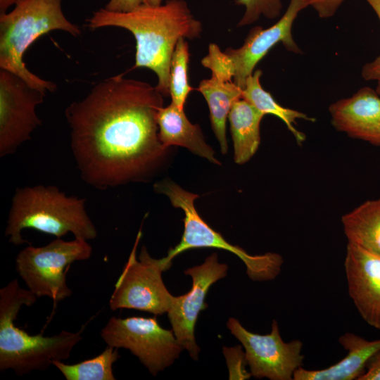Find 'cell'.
Masks as SVG:
<instances>
[{"mask_svg": "<svg viewBox=\"0 0 380 380\" xmlns=\"http://www.w3.org/2000/svg\"><path fill=\"white\" fill-rule=\"evenodd\" d=\"M144 3L145 0H109L104 8L113 12H128Z\"/></svg>", "mask_w": 380, "mask_h": 380, "instance_id": "f1b7e54d", "label": "cell"}, {"mask_svg": "<svg viewBox=\"0 0 380 380\" xmlns=\"http://www.w3.org/2000/svg\"><path fill=\"white\" fill-rule=\"evenodd\" d=\"M145 3L150 5L158 6L162 4V0H145Z\"/></svg>", "mask_w": 380, "mask_h": 380, "instance_id": "4dcf8cb0", "label": "cell"}, {"mask_svg": "<svg viewBox=\"0 0 380 380\" xmlns=\"http://www.w3.org/2000/svg\"><path fill=\"white\" fill-rule=\"evenodd\" d=\"M23 0H0V14L8 12V8Z\"/></svg>", "mask_w": 380, "mask_h": 380, "instance_id": "f546056e", "label": "cell"}, {"mask_svg": "<svg viewBox=\"0 0 380 380\" xmlns=\"http://www.w3.org/2000/svg\"><path fill=\"white\" fill-rule=\"evenodd\" d=\"M331 122L350 137L380 147V96L368 87L330 105Z\"/></svg>", "mask_w": 380, "mask_h": 380, "instance_id": "9a60e30c", "label": "cell"}, {"mask_svg": "<svg viewBox=\"0 0 380 380\" xmlns=\"http://www.w3.org/2000/svg\"><path fill=\"white\" fill-rule=\"evenodd\" d=\"M189 44L184 37L180 38L173 51L170 67L169 88L172 103L184 109L186 98L193 88L189 84Z\"/></svg>", "mask_w": 380, "mask_h": 380, "instance_id": "603a6c76", "label": "cell"}, {"mask_svg": "<svg viewBox=\"0 0 380 380\" xmlns=\"http://www.w3.org/2000/svg\"><path fill=\"white\" fill-rule=\"evenodd\" d=\"M227 326L243 346L252 376L292 380L295 371L302 367L303 342L298 339L284 342L276 320L272 321L271 332L265 335L248 331L234 317L229 319Z\"/></svg>", "mask_w": 380, "mask_h": 380, "instance_id": "7c38bea8", "label": "cell"}, {"mask_svg": "<svg viewBox=\"0 0 380 380\" xmlns=\"http://www.w3.org/2000/svg\"><path fill=\"white\" fill-rule=\"evenodd\" d=\"M86 22L92 30L118 27L129 31L136 39L134 68L153 71L158 80L156 87L163 96L170 95V62L178 40L200 37L203 30L201 23L184 0H167L158 6L144 3L128 12L103 8L94 11Z\"/></svg>", "mask_w": 380, "mask_h": 380, "instance_id": "7a4b0ae2", "label": "cell"}, {"mask_svg": "<svg viewBox=\"0 0 380 380\" xmlns=\"http://www.w3.org/2000/svg\"><path fill=\"white\" fill-rule=\"evenodd\" d=\"M157 122L158 137L165 148L180 146L213 163L220 164L213 149L205 142L200 126L187 119L184 109L171 102L160 109Z\"/></svg>", "mask_w": 380, "mask_h": 380, "instance_id": "e0dca14e", "label": "cell"}, {"mask_svg": "<svg viewBox=\"0 0 380 380\" xmlns=\"http://www.w3.org/2000/svg\"><path fill=\"white\" fill-rule=\"evenodd\" d=\"M141 237L139 230L132 250L114 286L109 307L115 311L132 309L163 315L169 310L174 296L166 288L162 273L169 270L172 260L167 256L156 259L142 246L139 260L137 248Z\"/></svg>", "mask_w": 380, "mask_h": 380, "instance_id": "9c48e42d", "label": "cell"}, {"mask_svg": "<svg viewBox=\"0 0 380 380\" xmlns=\"http://www.w3.org/2000/svg\"><path fill=\"white\" fill-rule=\"evenodd\" d=\"M308 6L305 0H290L287 10L274 25L267 29L254 27L238 49L229 47L223 52L217 44H210L202 65L232 78L243 89L256 65L277 44L281 42L295 53H302L293 40L292 26L298 13Z\"/></svg>", "mask_w": 380, "mask_h": 380, "instance_id": "52a82bcc", "label": "cell"}, {"mask_svg": "<svg viewBox=\"0 0 380 380\" xmlns=\"http://www.w3.org/2000/svg\"><path fill=\"white\" fill-rule=\"evenodd\" d=\"M85 200L68 196L55 186L17 188L12 198L5 234L15 246L26 242L25 229L55 236L72 233L75 238L92 240L97 230L85 210Z\"/></svg>", "mask_w": 380, "mask_h": 380, "instance_id": "277c9868", "label": "cell"}, {"mask_svg": "<svg viewBox=\"0 0 380 380\" xmlns=\"http://www.w3.org/2000/svg\"><path fill=\"white\" fill-rule=\"evenodd\" d=\"M265 115L242 98L232 105L228 120L236 163H247L258 151L260 143V125Z\"/></svg>", "mask_w": 380, "mask_h": 380, "instance_id": "d6986e66", "label": "cell"}, {"mask_svg": "<svg viewBox=\"0 0 380 380\" xmlns=\"http://www.w3.org/2000/svg\"><path fill=\"white\" fill-rule=\"evenodd\" d=\"M261 75L262 71L256 70L248 77L243 89L242 99L265 115L272 114L281 119L293 135L297 143L302 144L305 140V135L295 127L296 120L303 119L312 122L315 120L303 113L279 104L271 94L262 87L260 82Z\"/></svg>", "mask_w": 380, "mask_h": 380, "instance_id": "44dd1931", "label": "cell"}, {"mask_svg": "<svg viewBox=\"0 0 380 380\" xmlns=\"http://www.w3.org/2000/svg\"><path fill=\"white\" fill-rule=\"evenodd\" d=\"M338 342L348 352L344 358L319 370H308L300 367L295 371L293 380L357 379L365 372L368 360L380 350V339L368 341L350 332L343 334Z\"/></svg>", "mask_w": 380, "mask_h": 380, "instance_id": "2e32d148", "label": "cell"}, {"mask_svg": "<svg viewBox=\"0 0 380 380\" xmlns=\"http://www.w3.org/2000/svg\"><path fill=\"white\" fill-rule=\"evenodd\" d=\"M223 354L225 357L229 379H248L252 375L246 369L248 362L245 352L240 346L228 348L224 346Z\"/></svg>", "mask_w": 380, "mask_h": 380, "instance_id": "d4e9b609", "label": "cell"}, {"mask_svg": "<svg viewBox=\"0 0 380 380\" xmlns=\"http://www.w3.org/2000/svg\"><path fill=\"white\" fill-rule=\"evenodd\" d=\"M154 191L168 197L171 204L184 213V229L180 242L168 251L167 257L172 259L186 250L215 248L225 250L239 257L244 263L248 277L255 281L274 279L280 273L282 257L275 253L251 255L242 248L229 243L210 227L198 213L194 202L198 195L189 192L174 182L164 179L156 182Z\"/></svg>", "mask_w": 380, "mask_h": 380, "instance_id": "8992f818", "label": "cell"}, {"mask_svg": "<svg viewBox=\"0 0 380 380\" xmlns=\"http://www.w3.org/2000/svg\"><path fill=\"white\" fill-rule=\"evenodd\" d=\"M38 298L20 286L16 279L0 289V370L12 369L19 376L47 369L53 361L70 356L82 339L85 325L77 332L62 331L51 336L30 335L15 321L23 305H32Z\"/></svg>", "mask_w": 380, "mask_h": 380, "instance_id": "3957f363", "label": "cell"}, {"mask_svg": "<svg viewBox=\"0 0 380 380\" xmlns=\"http://www.w3.org/2000/svg\"><path fill=\"white\" fill-rule=\"evenodd\" d=\"M57 30L73 37L81 34L80 27L65 16L62 0H23L0 14V69L13 72L45 93L54 92L56 84L32 73L23 59L36 39Z\"/></svg>", "mask_w": 380, "mask_h": 380, "instance_id": "5b68a950", "label": "cell"}, {"mask_svg": "<svg viewBox=\"0 0 380 380\" xmlns=\"http://www.w3.org/2000/svg\"><path fill=\"white\" fill-rule=\"evenodd\" d=\"M236 4L245 6V12L238 23L239 27L251 25L260 15L274 19L280 15L282 0H236Z\"/></svg>", "mask_w": 380, "mask_h": 380, "instance_id": "cb8c5ba5", "label": "cell"}, {"mask_svg": "<svg viewBox=\"0 0 380 380\" xmlns=\"http://www.w3.org/2000/svg\"><path fill=\"white\" fill-rule=\"evenodd\" d=\"M46 93L0 69V157L15 152L42 123L36 113Z\"/></svg>", "mask_w": 380, "mask_h": 380, "instance_id": "8fae6325", "label": "cell"}, {"mask_svg": "<svg viewBox=\"0 0 380 380\" xmlns=\"http://www.w3.org/2000/svg\"><path fill=\"white\" fill-rule=\"evenodd\" d=\"M119 357L118 348L108 346L99 355L76 364L53 361L67 380H115L113 365Z\"/></svg>", "mask_w": 380, "mask_h": 380, "instance_id": "7402d4cb", "label": "cell"}, {"mask_svg": "<svg viewBox=\"0 0 380 380\" xmlns=\"http://www.w3.org/2000/svg\"><path fill=\"white\" fill-rule=\"evenodd\" d=\"M344 267L357 310L366 323L380 330V255L348 243Z\"/></svg>", "mask_w": 380, "mask_h": 380, "instance_id": "5bb4252c", "label": "cell"}, {"mask_svg": "<svg viewBox=\"0 0 380 380\" xmlns=\"http://www.w3.org/2000/svg\"><path fill=\"white\" fill-rule=\"evenodd\" d=\"M100 335L107 346L129 350L156 376L170 367L184 349L172 330L163 328L156 317H112Z\"/></svg>", "mask_w": 380, "mask_h": 380, "instance_id": "30bf717a", "label": "cell"}, {"mask_svg": "<svg viewBox=\"0 0 380 380\" xmlns=\"http://www.w3.org/2000/svg\"><path fill=\"white\" fill-rule=\"evenodd\" d=\"M228 266L218 261L217 253L207 257L200 265L186 269L184 273L192 279L186 293L174 296L167 316L177 339L194 360L200 352L195 339V327L200 312L206 309L205 302L210 287L227 275Z\"/></svg>", "mask_w": 380, "mask_h": 380, "instance_id": "4fadbf2b", "label": "cell"}, {"mask_svg": "<svg viewBox=\"0 0 380 380\" xmlns=\"http://www.w3.org/2000/svg\"><path fill=\"white\" fill-rule=\"evenodd\" d=\"M376 13L380 21V0H365ZM362 76L365 80L380 82V55L374 61L364 65Z\"/></svg>", "mask_w": 380, "mask_h": 380, "instance_id": "484cf974", "label": "cell"}, {"mask_svg": "<svg viewBox=\"0 0 380 380\" xmlns=\"http://www.w3.org/2000/svg\"><path fill=\"white\" fill-rule=\"evenodd\" d=\"M210 78L203 80L198 91L203 94L210 110L212 129L220 144L221 152L227 151L226 122L232 105L242 98L243 89L232 78L211 72Z\"/></svg>", "mask_w": 380, "mask_h": 380, "instance_id": "ac0fdd59", "label": "cell"}, {"mask_svg": "<svg viewBox=\"0 0 380 380\" xmlns=\"http://www.w3.org/2000/svg\"><path fill=\"white\" fill-rule=\"evenodd\" d=\"M91 253L85 239L65 241L56 238L46 246L21 250L15 258V269L30 291L37 298L49 297L56 305L72 294L66 280L71 264L88 260Z\"/></svg>", "mask_w": 380, "mask_h": 380, "instance_id": "ba28073f", "label": "cell"}, {"mask_svg": "<svg viewBox=\"0 0 380 380\" xmlns=\"http://www.w3.org/2000/svg\"><path fill=\"white\" fill-rule=\"evenodd\" d=\"M365 369L357 380H380V350L368 360Z\"/></svg>", "mask_w": 380, "mask_h": 380, "instance_id": "83f0119b", "label": "cell"}, {"mask_svg": "<svg viewBox=\"0 0 380 380\" xmlns=\"http://www.w3.org/2000/svg\"><path fill=\"white\" fill-rule=\"evenodd\" d=\"M162 94L151 84L115 75L65 110L70 148L82 179L100 190L144 180L167 148L158 137Z\"/></svg>", "mask_w": 380, "mask_h": 380, "instance_id": "6da1fadb", "label": "cell"}, {"mask_svg": "<svg viewBox=\"0 0 380 380\" xmlns=\"http://www.w3.org/2000/svg\"><path fill=\"white\" fill-rule=\"evenodd\" d=\"M345 0H306L322 18L333 16Z\"/></svg>", "mask_w": 380, "mask_h": 380, "instance_id": "4316f807", "label": "cell"}, {"mask_svg": "<svg viewBox=\"0 0 380 380\" xmlns=\"http://www.w3.org/2000/svg\"><path fill=\"white\" fill-rule=\"evenodd\" d=\"M376 91L380 96V82H378L376 89Z\"/></svg>", "mask_w": 380, "mask_h": 380, "instance_id": "1f68e13d", "label": "cell"}, {"mask_svg": "<svg viewBox=\"0 0 380 380\" xmlns=\"http://www.w3.org/2000/svg\"><path fill=\"white\" fill-rule=\"evenodd\" d=\"M341 222L348 243L380 255V198L343 215Z\"/></svg>", "mask_w": 380, "mask_h": 380, "instance_id": "ffe728a7", "label": "cell"}]
</instances>
